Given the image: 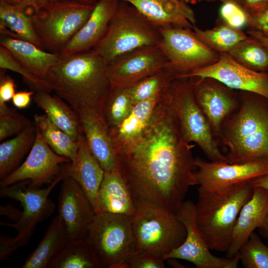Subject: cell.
Segmentation results:
<instances>
[{"label": "cell", "instance_id": "cell-1", "mask_svg": "<svg viewBox=\"0 0 268 268\" xmlns=\"http://www.w3.org/2000/svg\"><path fill=\"white\" fill-rule=\"evenodd\" d=\"M193 145L182 132L165 90L139 138L117 153L136 207L151 204L176 213L197 185Z\"/></svg>", "mask_w": 268, "mask_h": 268}, {"label": "cell", "instance_id": "cell-2", "mask_svg": "<svg viewBox=\"0 0 268 268\" xmlns=\"http://www.w3.org/2000/svg\"><path fill=\"white\" fill-rule=\"evenodd\" d=\"M103 58L93 50L69 55L60 54L44 80L52 91L74 110L92 108L101 114L111 87Z\"/></svg>", "mask_w": 268, "mask_h": 268}, {"label": "cell", "instance_id": "cell-3", "mask_svg": "<svg viewBox=\"0 0 268 268\" xmlns=\"http://www.w3.org/2000/svg\"><path fill=\"white\" fill-rule=\"evenodd\" d=\"M227 162L268 159V98L240 91L238 105L224 122L219 139Z\"/></svg>", "mask_w": 268, "mask_h": 268}, {"label": "cell", "instance_id": "cell-4", "mask_svg": "<svg viewBox=\"0 0 268 268\" xmlns=\"http://www.w3.org/2000/svg\"><path fill=\"white\" fill-rule=\"evenodd\" d=\"M253 191L250 182L222 189L198 191L196 223L210 249L227 251L240 210Z\"/></svg>", "mask_w": 268, "mask_h": 268}, {"label": "cell", "instance_id": "cell-5", "mask_svg": "<svg viewBox=\"0 0 268 268\" xmlns=\"http://www.w3.org/2000/svg\"><path fill=\"white\" fill-rule=\"evenodd\" d=\"M161 34L132 4L119 0L102 40L92 49L107 65L117 57L136 48L157 45Z\"/></svg>", "mask_w": 268, "mask_h": 268}, {"label": "cell", "instance_id": "cell-6", "mask_svg": "<svg viewBox=\"0 0 268 268\" xmlns=\"http://www.w3.org/2000/svg\"><path fill=\"white\" fill-rule=\"evenodd\" d=\"M131 218L135 240L134 254L163 259L186 238L183 223L176 213L165 208L143 204L136 208Z\"/></svg>", "mask_w": 268, "mask_h": 268}, {"label": "cell", "instance_id": "cell-7", "mask_svg": "<svg viewBox=\"0 0 268 268\" xmlns=\"http://www.w3.org/2000/svg\"><path fill=\"white\" fill-rule=\"evenodd\" d=\"M96 3L55 0L44 8L30 13L43 49L61 54L88 19Z\"/></svg>", "mask_w": 268, "mask_h": 268}, {"label": "cell", "instance_id": "cell-8", "mask_svg": "<svg viewBox=\"0 0 268 268\" xmlns=\"http://www.w3.org/2000/svg\"><path fill=\"white\" fill-rule=\"evenodd\" d=\"M85 239L100 268H129L135 249L131 217L111 213L95 214Z\"/></svg>", "mask_w": 268, "mask_h": 268}, {"label": "cell", "instance_id": "cell-9", "mask_svg": "<svg viewBox=\"0 0 268 268\" xmlns=\"http://www.w3.org/2000/svg\"><path fill=\"white\" fill-rule=\"evenodd\" d=\"M165 92L186 140L196 143L211 161L227 162L196 100L191 78H176Z\"/></svg>", "mask_w": 268, "mask_h": 268}, {"label": "cell", "instance_id": "cell-10", "mask_svg": "<svg viewBox=\"0 0 268 268\" xmlns=\"http://www.w3.org/2000/svg\"><path fill=\"white\" fill-rule=\"evenodd\" d=\"M66 164L62 172L46 188H29L26 181L0 187L1 198L19 201L23 207L20 218L14 223L0 221L1 225L12 227L17 231V234L14 237L19 247L27 245L38 223L54 212L55 204L48 197L56 185L68 176Z\"/></svg>", "mask_w": 268, "mask_h": 268}, {"label": "cell", "instance_id": "cell-11", "mask_svg": "<svg viewBox=\"0 0 268 268\" xmlns=\"http://www.w3.org/2000/svg\"><path fill=\"white\" fill-rule=\"evenodd\" d=\"M159 30L161 38L157 46L168 60L167 68L177 76L210 65L219 58V53L201 43L192 29L168 27Z\"/></svg>", "mask_w": 268, "mask_h": 268}, {"label": "cell", "instance_id": "cell-12", "mask_svg": "<svg viewBox=\"0 0 268 268\" xmlns=\"http://www.w3.org/2000/svg\"><path fill=\"white\" fill-rule=\"evenodd\" d=\"M176 214L186 229L184 242L163 259L184 260L197 268H236L240 261L239 252L232 258L214 256L205 242L196 223V205L191 201H184Z\"/></svg>", "mask_w": 268, "mask_h": 268}, {"label": "cell", "instance_id": "cell-13", "mask_svg": "<svg viewBox=\"0 0 268 268\" xmlns=\"http://www.w3.org/2000/svg\"><path fill=\"white\" fill-rule=\"evenodd\" d=\"M67 158L55 152L43 138L37 128L35 142L25 160L14 171L0 180V187L26 181L29 188L51 184L62 172Z\"/></svg>", "mask_w": 268, "mask_h": 268}, {"label": "cell", "instance_id": "cell-14", "mask_svg": "<svg viewBox=\"0 0 268 268\" xmlns=\"http://www.w3.org/2000/svg\"><path fill=\"white\" fill-rule=\"evenodd\" d=\"M169 61L157 45L139 47L109 62L106 74L111 88L127 87L167 67Z\"/></svg>", "mask_w": 268, "mask_h": 268}, {"label": "cell", "instance_id": "cell-15", "mask_svg": "<svg viewBox=\"0 0 268 268\" xmlns=\"http://www.w3.org/2000/svg\"><path fill=\"white\" fill-rule=\"evenodd\" d=\"M197 169L194 175L199 186L198 191L222 189L250 182L268 174V159H261L243 163L207 161L195 158Z\"/></svg>", "mask_w": 268, "mask_h": 268}, {"label": "cell", "instance_id": "cell-16", "mask_svg": "<svg viewBox=\"0 0 268 268\" xmlns=\"http://www.w3.org/2000/svg\"><path fill=\"white\" fill-rule=\"evenodd\" d=\"M215 63L177 77H209L240 91L258 94L268 98V72L252 70L241 65L227 53L219 54Z\"/></svg>", "mask_w": 268, "mask_h": 268}, {"label": "cell", "instance_id": "cell-17", "mask_svg": "<svg viewBox=\"0 0 268 268\" xmlns=\"http://www.w3.org/2000/svg\"><path fill=\"white\" fill-rule=\"evenodd\" d=\"M190 77L196 100L219 139L222 125L237 107L239 93L211 78Z\"/></svg>", "mask_w": 268, "mask_h": 268}, {"label": "cell", "instance_id": "cell-18", "mask_svg": "<svg viewBox=\"0 0 268 268\" xmlns=\"http://www.w3.org/2000/svg\"><path fill=\"white\" fill-rule=\"evenodd\" d=\"M58 214L70 240L85 238L95 213L80 186L69 176L62 180Z\"/></svg>", "mask_w": 268, "mask_h": 268}, {"label": "cell", "instance_id": "cell-19", "mask_svg": "<svg viewBox=\"0 0 268 268\" xmlns=\"http://www.w3.org/2000/svg\"><path fill=\"white\" fill-rule=\"evenodd\" d=\"M78 114L88 146L105 171L117 167L118 156L110 131L101 114L88 107L74 109Z\"/></svg>", "mask_w": 268, "mask_h": 268}, {"label": "cell", "instance_id": "cell-20", "mask_svg": "<svg viewBox=\"0 0 268 268\" xmlns=\"http://www.w3.org/2000/svg\"><path fill=\"white\" fill-rule=\"evenodd\" d=\"M134 5L159 29L179 27L192 29L196 19L188 3L191 0H124Z\"/></svg>", "mask_w": 268, "mask_h": 268}, {"label": "cell", "instance_id": "cell-21", "mask_svg": "<svg viewBox=\"0 0 268 268\" xmlns=\"http://www.w3.org/2000/svg\"><path fill=\"white\" fill-rule=\"evenodd\" d=\"M78 142L75 158L66 164L67 175L80 186L95 214L99 213L98 194L105 171L90 151L84 135Z\"/></svg>", "mask_w": 268, "mask_h": 268}, {"label": "cell", "instance_id": "cell-22", "mask_svg": "<svg viewBox=\"0 0 268 268\" xmlns=\"http://www.w3.org/2000/svg\"><path fill=\"white\" fill-rule=\"evenodd\" d=\"M119 2V0H98L88 19L61 54L92 50L105 36Z\"/></svg>", "mask_w": 268, "mask_h": 268}, {"label": "cell", "instance_id": "cell-23", "mask_svg": "<svg viewBox=\"0 0 268 268\" xmlns=\"http://www.w3.org/2000/svg\"><path fill=\"white\" fill-rule=\"evenodd\" d=\"M268 212V191L254 187L252 197L243 206L238 216L226 257L231 258L237 254L251 234L262 225Z\"/></svg>", "mask_w": 268, "mask_h": 268}, {"label": "cell", "instance_id": "cell-24", "mask_svg": "<svg viewBox=\"0 0 268 268\" xmlns=\"http://www.w3.org/2000/svg\"><path fill=\"white\" fill-rule=\"evenodd\" d=\"M101 212L132 217L136 207L130 189L119 169L105 171L98 194Z\"/></svg>", "mask_w": 268, "mask_h": 268}, {"label": "cell", "instance_id": "cell-25", "mask_svg": "<svg viewBox=\"0 0 268 268\" xmlns=\"http://www.w3.org/2000/svg\"><path fill=\"white\" fill-rule=\"evenodd\" d=\"M0 44L22 66L43 79L60 56V54L48 52L31 42L5 34H0Z\"/></svg>", "mask_w": 268, "mask_h": 268}, {"label": "cell", "instance_id": "cell-26", "mask_svg": "<svg viewBox=\"0 0 268 268\" xmlns=\"http://www.w3.org/2000/svg\"><path fill=\"white\" fill-rule=\"evenodd\" d=\"M163 91L135 104L123 122L117 128L110 131L117 153L130 147L139 138L149 122Z\"/></svg>", "mask_w": 268, "mask_h": 268}, {"label": "cell", "instance_id": "cell-27", "mask_svg": "<svg viewBox=\"0 0 268 268\" xmlns=\"http://www.w3.org/2000/svg\"><path fill=\"white\" fill-rule=\"evenodd\" d=\"M34 95L37 106L56 126L76 141L84 135L78 114L63 99L43 91H36Z\"/></svg>", "mask_w": 268, "mask_h": 268}, {"label": "cell", "instance_id": "cell-28", "mask_svg": "<svg viewBox=\"0 0 268 268\" xmlns=\"http://www.w3.org/2000/svg\"><path fill=\"white\" fill-rule=\"evenodd\" d=\"M70 239L58 214L52 220L42 240L27 257L22 268H46Z\"/></svg>", "mask_w": 268, "mask_h": 268}, {"label": "cell", "instance_id": "cell-29", "mask_svg": "<svg viewBox=\"0 0 268 268\" xmlns=\"http://www.w3.org/2000/svg\"><path fill=\"white\" fill-rule=\"evenodd\" d=\"M0 34L31 42L43 49L27 10L19 5L0 0Z\"/></svg>", "mask_w": 268, "mask_h": 268}, {"label": "cell", "instance_id": "cell-30", "mask_svg": "<svg viewBox=\"0 0 268 268\" xmlns=\"http://www.w3.org/2000/svg\"><path fill=\"white\" fill-rule=\"evenodd\" d=\"M36 134L37 128L31 123L13 137L0 143V180L6 177L20 165L23 158L31 150Z\"/></svg>", "mask_w": 268, "mask_h": 268}, {"label": "cell", "instance_id": "cell-31", "mask_svg": "<svg viewBox=\"0 0 268 268\" xmlns=\"http://www.w3.org/2000/svg\"><path fill=\"white\" fill-rule=\"evenodd\" d=\"M49 268H100L85 238L70 240L53 259Z\"/></svg>", "mask_w": 268, "mask_h": 268}, {"label": "cell", "instance_id": "cell-32", "mask_svg": "<svg viewBox=\"0 0 268 268\" xmlns=\"http://www.w3.org/2000/svg\"><path fill=\"white\" fill-rule=\"evenodd\" d=\"M34 122L45 141L55 152L70 161L74 160L77 151L78 141L53 123L46 114H36Z\"/></svg>", "mask_w": 268, "mask_h": 268}, {"label": "cell", "instance_id": "cell-33", "mask_svg": "<svg viewBox=\"0 0 268 268\" xmlns=\"http://www.w3.org/2000/svg\"><path fill=\"white\" fill-rule=\"evenodd\" d=\"M194 35L204 45L218 53H228L234 47L248 36L241 29L226 24L212 29L201 30L195 26L192 28Z\"/></svg>", "mask_w": 268, "mask_h": 268}, {"label": "cell", "instance_id": "cell-34", "mask_svg": "<svg viewBox=\"0 0 268 268\" xmlns=\"http://www.w3.org/2000/svg\"><path fill=\"white\" fill-rule=\"evenodd\" d=\"M227 53L238 63L252 70L268 71V48L251 36L240 42Z\"/></svg>", "mask_w": 268, "mask_h": 268}, {"label": "cell", "instance_id": "cell-35", "mask_svg": "<svg viewBox=\"0 0 268 268\" xmlns=\"http://www.w3.org/2000/svg\"><path fill=\"white\" fill-rule=\"evenodd\" d=\"M134 106L128 87L111 88L101 111L110 131L117 128L123 122Z\"/></svg>", "mask_w": 268, "mask_h": 268}, {"label": "cell", "instance_id": "cell-36", "mask_svg": "<svg viewBox=\"0 0 268 268\" xmlns=\"http://www.w3.org/2000/svg\"><path fill=\"white\" fill-rule=\"evenodd\" d=\"M176 78L177 75L166 67L127 87L133 104L135 105L163 91Z\"/></svg>", "mask_w": 268, "mask_h": 268}, {"label": "cell", "instance_id": "cell-37", "mask_svg": "<svg viewBox=\"0 0 268 268\" xmlns=\"http://www.w3.org/2000/svg\"><path fill=\"white\" fill-rule=\"evenodd\" d=\"M245 268H268V247L253 232L238 251Z\"/></svg>", "mask_w": 268, "mask_h": 268}, {"label": "cell", "instance_id": "cell-38", "mask_svg": "<svg viewBox=\"0 0 268 268\" xmlns=\"http://www.w3.org/2000/svg\"><path fill=\"white\" fill-rule=\"evenodd\" d=\"M0 69H8L19 73L35 91H43L48 92L52 91L45 80L37 77L22 66L13 57L9 51L1 45L0 46Z\"/></svg>", "mask_w": 268, "mask_h": 268}, {"label": "cell", "instance_id": "cell-39", "mask_svg": "<svg viewBox=\"0 0 268 268\" xmlns=\"http://www.w3.org/2000/svg\"><path fill=\"white\" fill-rule=\"evenodd\" d=\"M26 116L8 107L0 110V140L16 135L31 124Z\"/></svg>", "mask_w": 268, "mask_h": 268}, {"label": "cell", "instance_id": "cell-40", "mask_svg": "<svg viewBox=\"0 0 268 268\" xmlns=\"http://www.w3.org/2000/svg\"><path fill=\"white\" fill-rule=\"evenodd\" d=\"M219 14L225 24L231 27L241 29L247 25L249 13L237 2L227 1L222 2Z\"/></svg>", "mask_w": 268, "mask_h": 268}, {"label": "cell", "instance_id": "cell-41", "mask_svg": "<svg viewBox=\"0 0 268 268\" xmlns=\"http://www.w3.org/2000/svg\"><path fill=\"white\" fill-rule=\"evenodd\" d=\"M164 260L152 255L134 254L128 262L129 268H164Z\"/></svg>", "mask_w": 268, "mask_h": 268}, {"label": "cell", "instance_id": "cell-42", "mask_svg": "<svg viewBox=\"0 0 268 268\" xmlns=\"http://www.w3.org/2000/svg\"><path fill=\"white\" fill-rule=\"evenodd\" d=\"M247 26L268 37V5L258 11L249 13Z\"/></svg>", "mask_w": 268, "mask_h": 268}, {"label": "cell", "instance_id": "cell-43", "mask_svg": "<svg viewBox=\"0 0 268 268\" xmlns=\"http://www.w3.org/2000/svg\"><path fill=\"white\" fill-rule=\"evenodd\" d=\"M16 84L14 80L9 75L0 71V106L6 104L12 100L15 93Z\"/></svg>", "mask_w": 268, "mask_h": 268}, {"label": "cell", "instance_id": "cell-44", "mask_svg": "<svg viewBox=\"0 0 268 268\" xmlns=\"http://www.w3.org/2000/svg\"><path fill=\"white\" fill-rule=\"evenodd\" d=\"M11 4L25 8L28 13L36 12L48 6L55 0H3Z\"/></svg>", "mask_w": 268, "mask_h": 268}, {"label": "cell", "instance_id": "cell-45", "mask_svg": "<svg viewBox=\"0 0 268 268\" xmlns=\"http://www.w3.org/2000/svg\"><path fill=\"white\" fill-rule=\"evenodd\" d=\"M20 247L15 237L0 235V260H5Z\"/></svg>", "mask_w": 268, "mask_h": 268}, {"label": "cell", "instance_id": "cell-46", "mask_svg": "<svg viewBox=\"0 0 268 268\" xmlns=\"http://www.w3.org/2000/svg\"><path fill=\"white\" fill-rule=\"evenodd\" d=\"M35 92L33 91H20L15 92L12 99L13 105L18 109L27 108L30 104L31 98Z\"/></svg>", "mask_w": 268, "mask_h": 268}, {"label": "cell", "instance_id": "cell-47", "mask_svg": "<svg viewBox=\"0 0 268 268\" xmlns=\"http://www.w3.org/2000/svg\"><path fill=\"white\" fill-rule=\"evenodd\" d=\"M241 3L249 13L262 9L268 5V0H241Z\"/></svg>", "mask_w": 268, "mask_h": 268}, {"label": "cell", "instance_id": "cell-48", "mask_svg": "<svg viewBox=\"0 0 268 268\" xmlns=\"http://www.w3.org/2000/svg\"><path fill=\"white\" fill-rule=\"evenodd\" d=\"M0 213L1 215L7 216L10 219L16 222L21 217L22 211L12 204H7L0 206Z\"/></svg>", "mask_w": 268, "mask_h": 268}, {"label": "cell", "instance_id": "cell-49", "mask_svg": "<svg viewBox=\"0 0 268 268\" xmlns=\"http://www.w3.org/2000/svg\"><path fill=\"white\" fill-rule=\"evenodd\" d=\"M250 183L253 187H261L268 191V174L256 178L250 181Z\"/></svg>", "mask_w": 268, "mask_h": 268}, {"label": "cell", "instance_id": "cell-50", "mask_svg": "<svg viewBox=\"0 0 268 268\" xmlns=\"http://www.w3.org/2000/svg\"><path fill=\"white\" fill-rule=\"evenodd\" d=\"M247 32L250 36L256 39L268 48V37L265 36L258 31L253 29L249 30Z\"/></svg>", "mask_w": 268, "mask_h": 268}, {"label": "cell", "instance_id": "cell-51", "mask_svg": "<svg viewBox=\"0 0 268 268\" xmlns=\"http://www.w3.org/2000/svg\"><path fill=\"white\" fill-rule=\"evenodd\" d=\"M258 229L259 233L268 240V212L262 225Z\"/></svg>", "mask_w": 268, "mask_h": 268}, {"label": "cell", "instance_id": "cell-52", "mask_svg": "<svg viewBox=\"0 0 268 268\" xmlns=\"http://www.w3.org/2000/svg\"><path fill=\"white\" fill-rule=\"evenodd\" d=\"M81 2L94 4H95L98 0H72Z\"/></svg>", "mask_w": 268, "mask_h": 268}, {"label": "cell", "instance_id": "cell-53", "mask_svg": "<svg viewBox=\"0 0 268 268\" xmlns=\"http://www.w3.org/2000/svg\"><path fill=\"white\" fill-rule=\"evenodd\" d=\"M202 0H205V1H215V0H218V1H220L222 2H225V1H236V2H237L239 3H241V0H191V1H202Z\"/></svg>", "mask_w": 268, "mask_h": 268}, {"label": "cell", "instance_id": "cell-54", "mask_svg": "<svg viewBox=\"0 0 268 268\" xmlns=\"http://www.w3.org/2000/svg\"></svg>", "mask_w": 268, "mask_h": 268}]
</instances>
